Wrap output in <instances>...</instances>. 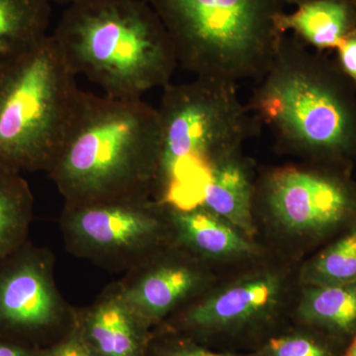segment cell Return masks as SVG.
Masks as SVG:
<instances>
[{"label": "cell", "instance_id": "obj_1", "mask_svg": "<svg viewBox=\"0 0 356 356\" xmlns=\"http://www.w3.org/2000/svg\"><path fill=\"white\" fill-rule=\"evenodd\" d=\"M159 151L158 109L83 91L48 173L65 203L153 197Z\"/></svg>", "mask_w": 356, "mask_h": 356}, {"label": "cell", "instance_id": "obj_2", "mask_svg": "<svg viewBox=\"0 0 356 356\" xmlns=\"http://www.w3.org/2000/svg\"><path fill=\"white\" fill-rule=\"evenodd\" d=\"M53 37L76 76L104 95L142 99L178 65L170 34L147 0H86L67 6Z\"/></svg>", "mask_w": 356, "mask_h": 356}, {"label": "cell", "instance_id": "obj_3", "mask_svg": "<svg viewBox=\"0 0 356 356\" xmlns=\"http://www.w3.org/2000/svg\"><path fill=\"white\" fill-rule=\"evenodd\" d=\"M161 151L153 197L173 207L197 206L212 168L242 151L261 123L236 84L195 77L163 88L158 108Z\"/></svg>", "mask_w": 356, "mask_h": 356}, {"label": "cell", "instance_id": "obj_4", "mask_svg": "<svg viewBox=\"0 0 356 356\" xmlns=\"http://www.w3.org/2000/svg\"><path fill=\"white\" fill-rule=\"evenodd\" d=\"M247 106L273 134L280 151L307 163L343 159L356 146L353 107L296 36L281 37Z\"/></svg>", "mask_w": 356, "mask_h": 356}, {"label": "cell", "instance_id": "obj_5", "mask_svg": "<svg viewBox=\"0 0 356 356\" xmlns=\"http://www.w3.org/2000/svg\"><path fill=\"white\" fill-rule=\"evenodd\" d=\"M147 2L170 34L178 65L200 79L259 81L283 36L277 20L287 0Z\"/></svg>", "mask_w": 356, "mask_h": 356}, {"label": "cell", "instance_id": "obj_6", "mask_svg": "<svg viewBox=\"0 0 356 356\" xmlns=\"http://www.w3.org/2000/svg\"><path fill=\"white\" fill-rule=\"evenodd\" d=\"M76 76L53 35L0 67V166L50 170L83 96Z\"/></svg>", "mask_w": 356, "mask_h": 356}, {"label": "cell", "instance_id": "obj_7", "mask_svg": "<svg viewBox=\"0 0 356 356\" xmlns=\"http://www.w3.org/2000/svg\"><path fill=\"white\" fill-rule=\"evenodd\" d=\"M300 264L270 254L220 276L159 327L214 350L250 353L291 323Z\"/></svg>", "mask_w": 356, "mask_h": 356}, {"label": "cell", "instance_id": "obj_8", "mask_svg": "<svg viewBox=\"0 0 356 356\" xmlns=\"http://www.w3.org/2000/svg\"><path fill=\"white\" fill-rule=\"evenodd\" d=\"M320 165L302 161L257 172L255 228L271 254L302 262L356 226L355 185Z\"/></svg>", "mask_w": 356, "mask_h": 356}, {"label": "cell", "instance_id": "obj_9", "mask_svg": "<svg viewBox=\"0 0 356 356\" xmlns=\"http://www.w3.org/2000/svg\"><path fill=\"white\" fill-rule=\"evenodd\" d=\"M60 228L70 254L127 273L172 245L168 208L152 196L65 203Z\"/></svg>", "mask_w": 356, "mask_h": 356}, {"label": "cell", "instance_id": "obj_10", "mask_svg": "<svg viewBox=\"0 0 356 356\" xmlns=\"http://www.w3.org/2000/svg\"><path fill=\"white\" fill-rule=\"evenodd\" d=\"M54 269L53 252L30 241L0 259V337L41 350L76 325L77 308L60 294Z\"/></svg>", "mask_w": 356, "mask_h": 356}, {"label": "cell", "instance_id": "obj_11", "mask_svg": "<svg viewBox=\"0 0 356 356\" xmlns=\"http://www.w3.org/2000/svg\"><path fill=\"white\" fill-rule=\"evenodd\" d=\"M220 276L173 243L118 282L128 303L154 330L198 298Z\"/></svg>", "mask_w": 356, "mask_h": 356}, {"label": "cell", "instance_id": "obj_12", "mask_svg": "<svg viewBox=\"0 0 356 356\" xmlns=\"http://www.w3.org/2000/svg\"><path fill=\"white\" fill-rule=\"evenodd\" d=\"M168 208L173 243L220 275L233 273L271 252L221 217L201 206Z\"/></svg>", "mask_w": 356, "mask_h": 356}, {"label": "cell", "instance_id": "obj_13", "mask_svg": "<svg viewBox=\"0 0 356 356\" xmlns=\"http://www.w3.org/2000/svg\"><path fill=\"white\" fill-rule=\"evenodd\" d=\"M77 324L97 356H149L153 329L128 303L118 281L77 308Z\"/></svg>", "mask_w": 356, "mask_h": 356}, {"label": "cell", "instance_id": "obj_14", "mask_svg": "<svg viewBox=\"0 0 356 356\" xmlns=\"http://www.w3.org/2000/svg\"><path fill=\"white\" fill-rule=\"evenodd\" d=\"M257 175L254 161L243 149L232 154L211 170L197 206L257 240L254 217Z\"/></svg>", "mask_w": 356, "mask_h": 356}, {"label": "cell", "instance_id": "obj_15", "mask_svg": "<svg viewBox=\"0 0 356 356\" xmlns=\"http://www.w3.org/2000/svg\"><path fill=\"white\" fill-rule=\"evenodd\" d=\"M291 324L322 334L344 351L356 336V282L339 286L299 285Z\"/></svg>", "mask_w": 356, "mask_h": 356}, {"label": "cell", "instance_id": "obj_16", "mask_svg": "<svg viewBox=\"0 0 356 356\" xmlns=\"http://www.w3.org/2000/svg\"><path fill=\"white\" fill-rule=\"evenodd\" d=\"M295 4L291 14L277 20L280 34L295 36L318 49L339 48L356 22V6L350 0H287Z\"/></svg>", "mask_w": 356, "mask_h": 356}, {"label": "cell", "instance_id": "obj_17", "mask_svg": "<svg viewBox=\"0 0 356 356\" xmlns=\"http://www.w3.org/2000/svg\"><path fill=\"white\" fill-rule=\"evenodd\" d=\"M50 17L49 0H0V67L41 43Z\"/></svg>", "mask_w": 356, "mask_h": 356}, {"label": "cell", "instance_id": "obj_18", "mask_svg": "<svg viewBox=\"0 0 356 356\" xmlns=\"http://www.w3.org/2000/svg\"><path fill=\"white\" fill-rule=\"evenodd\" d=\"M34 196L20 172L0 166V259L27 243Z\"/></svg>", "mask_w": 356, "mask_h": 356}, {"label": "cell", "instance_id": "obj_19", "mask_svg": "<svg viewBox=\"0 0 356 356\" xmlns=\"http://www.w3.org/2000/svg\"><path fill=\"white\" fill-rule=\"evenodd\" d=\"M299 285L339 286L356 282V226L300 264Z\"/></svg>", "mask_w": 356, "mask_h": 356}, {"label": "cell", "instance_id": "obj_20", "mask_svg": "<svg viewBox=\"0 0 356 356\" xmlns=\"http://www.w3.org/2000/svg\"><path fill=\"white\" fill-rule=\"evenodd\" d=\"M250 353L254 356H343V350L322 334L290 323Z\"/></svg>", "mask_w": 356, "mask_h": 356}, {"label": "cell", "instance_id": "obj_21", "mask_svg": "<svg viewBox=\"0 0 356 356\" xmlns=\"http://www.w3.org/2000/svg\"><path fill=\"white\" fill-rule=\"evenodd\" d=\"M149 356H254L252 353L218 350L163 327L153 330Z\"/></svg>", "mask_w": 356, "mask_h": 356}, {"label": "cell", "instance_id": "obj_22", "mask_svg": "<svg viewBox=\"0 0 356 356\" xmlns=\"http://www.w3.org/2000/svg\"><path fill=\"white\" fill-rule=\"evenodd\" d=\"M35 356H97L86 341L79 324L57 343L37 350Z\"/></svg>", "mask_w": 356, "mask_h": 356}, {"label": "cell", "instance_id": "obj_23", "mask_svg": "<svg viewBox=\"0 0 356 356\" xmlns=\"http://www.w3.org/2000/svg\"><path fill=\"white\" fill-rule=\"evenodd\" d=\"M343 72L356 83V35H350L339 47Z\"/></svg>", "mask_w": 356, "mask_h": 356}, {"label": "cell", "instance_id": "obj_24", "mask_svg": "<svg viewBox=\"0 0 356 356\" xmlns=\"http://www.w3.org/2000/svg\"><path fill=\"white\" fill-rule=\"evenodd\" d=\"M36 350L0 337V356H35Z\"/></svg>", "mask_w": 356, "mask_h": 356}, {"label": "cell", "instance_id": "obj_25", "mask_svg": "<svg viewBox=\"0 0 356 356\" xmlns=\"http://www.w3.org/2000/svg\"><path fill=\"white\" fill-rule=\"evenodd\" d=\"M343 356H356V336L344 350Z\"/></svg>", "mask_w": 356, "mask_h": 356}, {"label": "cell", "instance_id": "obj_26", "mask_svg": "<svg viewBox=\"0 0 356 356\" xmlns=\"http://www.w3.org/2000/svg\"><path fill=\"white\" fill-rule=\"evenodd\" d=\"M51 2H56L58 4H65V6H70L72 4L79 3V2L86 1V0H49Z\"/></svg>", "mask_w": 356, "mask_h": 356}]
</instances>
